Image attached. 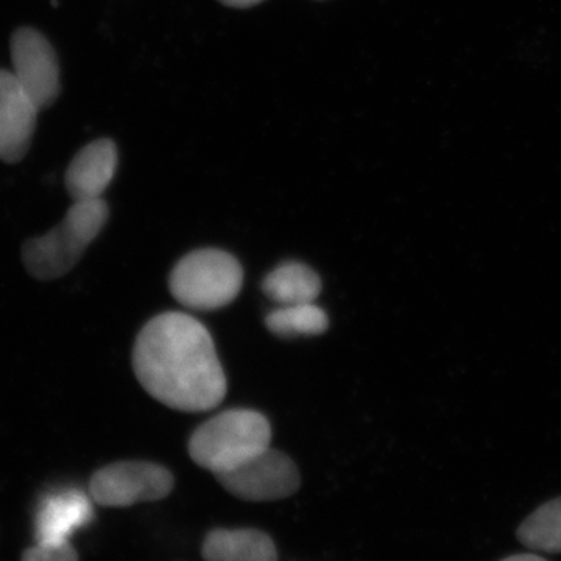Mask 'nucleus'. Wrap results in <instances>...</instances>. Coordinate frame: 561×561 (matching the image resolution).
Wrapping results in <instances>:
<instances>
[{
  "instance_id": "f257e3e1",
  "label": "nucleus",
  "mask_w": 561,
  "mask_h": 561,
  "mask_svg": "<svg viewBox=\"0 0 561 561\" xmlns=\"http://www.w3.org/2000/svg\"><path fill=\"white\" fill-rule=\"evenodd\" d=\"M133 370L150 397L175 411H210L227 394L213 337L187 313H161L142 328L133 350Z\"/></svg>"
},
{
  "instance_id": "f03ea898",
  "label": "nucleus",
  "mask_w": 561,
  "mask_h": 561,
  "mask_svg": "<svg viewBox=\"0 0 561 561\" xmlns=\"http://www.w3.org/2000/svg\"><path fill=\"white\" fill-rule=\"evenodd\" d=\"M105 201L73 202L60 225L22 245V262L33 278L54 280L68 275L108 221Z\"/></svg>"
},
{
  "instance_id": "7ed1b4c3",
  "label": "nucleus",
  "mask_w": 561,
  "mask_h": 561,
  "mask_svg": "<svg viewBox=\"0 0 561 561\" xmlns=\"http://www.w3.org/2000/svg\"><path fill=\"white\" fill-rule=\"evenodd\" d=\"M272 427L260 412L232 409L202 424L192 434L190 454L198 467L219 476L271 448Z\"/></svg>"
},
{
  "instance_id": "20e7f679",
  "label": "nucleus",
  "mask_w": 561,
  "mask_h": 561,
  "mask_svg": "<svg viewBox=\"0 0 561 561\" xmlns=\"http://www.w3.org/2000/svg\"><path fill=\"white\" fill-rule=\"evenodd\" d=\"M242 265L227 251H192L175 265L169 287L184 308L216 311L236 300L242 289Z\"/></svg>"
},
{
  "instance_id": "39448f33",
  "label": "nucleus",
  "mask_w": 561,
  "mask_h": 561,
  "mask_svg": "<svg viewBox=\"0 0 561 561\" xmlns=\"http://www.w3.org/2000/svg\"><path fill=\"white\" fill-rule=\"evenodd\" d=\"M172 489L173 476L168 468L150 461H117L92 476L90 496L103 507H130L164 500Z\"/></svg>"
},
{
  "instance_id": "423d86ee",
  "label": "nucleus",
  "mask_w": 561,
  "mask_h": 561,
  "mask_svg": "<svg viewBox=\"0 0 561 561\" xmlns=\"http://www.w3.org/2000/svg\"><path fill=\"white\" fill-rule=\"evenodd\" d=\"M13 76L39 110L54 105L61 91L60 61L43 33L21 27L11 36Z\"/></svg>"
},
{
  "instance_id": "0eeeda50",
  "label": "nucleus",
  "mask_w": 561,
  "mask_h": 561,
  "mask_svg": "<svg viewBox=\"0 0 561 561\" xmlns=\"http://www.w3.org/2000/svg\"><path fill=\"white\" fill-rule=\"evenodd\" d=\"M221 485L243 501H279L300 489V472L286 454L265 449L234 470L216 476Z\"/></svg>"
},
{
  "instance_id": "6e6552de",
  "label": "nucleus",
  "mask_w": 561,
  "mask_h": 561,
  "mask_svg": "<svg viewBox=\"0 0 561 561\" xmlns=\"http://www.w3.org/2000/svg\"><path fill=\"white\" fill-rule=\"evenodd\" d=\"M39 108L11 70L0 69V160L16 164L32 146Z\"/></svg>"
},
{
  "instance_id": "1a4fd4ad",
  "label": "nucleus",
  "mask_w": 561,
  "mask_h": 561,
  "mask_svg": "<svg viewBox=\"0 0 561 561\" xmlns=\"http://www.w3.org/2000/svg\"><path fill=\"white\" fill-rule=\"evenodd\" d=\"M119 153L111 139L88 144L70 161L65 175L66 190L73 202L102 198L117 171Z\"/></svg>"
},
{
  "instance_id": "9d476101",
  "label": "nucleus",
  "mask_w": 561,
  "mask_h": 561,
  "mask_svg": "<svg viewBox=\"0 0 561 561\" xmlns=\"http://www.w3.org/2000/svg\"><path fill=\"white\" fill-rule=\"evenodd\" d=\"M91 497L80 490H61L47 494L35 515L36 542H66L70 535L91 523Z\"/></svg>"
},
{
  "instance_id": "9b49d317",
  "label": "nucleus",
  "mask_w": 561,
  "mask_h": 561,
  "mask_svg": "<svg viewBox=\"0 0 561 561\" xmlns=\"http://www.w3.org/2000/svg\"><path fill=\"white\" fill-rule=\"evenodd\" d=\"M206 561H276L275 542L254 529L214 530L203 542Z\"/></svg>"
},
{
  "instance_id": "f8f14e48",
  "label": "nucleus",
  "mask_w": 561,
  "mask_h": 561,
  "mask_svg": "<svg viewBox=\"0 0 561 561\" xmlns=\"http://www.w3.org/2000/svg\"><path fill=\"white\" fill-rule=\"evenodd\" d=\"M264 294L278 306L305 305L321 291L319 275L301 262H286L268 273L262 283Z\"/></svg>"
},
{
  "instance_id": "ddd939ff",
  "label": "nucleus",
  "mask_w": 561,
  "mask_h": 561,
  "mask_svg": "<svg viewBox=\"0 0 561 561\" xmlns=\"http://www.w3.org/2000/svg\"><path fill=\"white\" fill-rule=\"evenodd\" d=\"M519 542L534 551L561 552V497L546 502L519 526Z\"/></svg>"
},
{
  "instance_id": "4468645a",
  "label": "nucleus",
  "mask_w": 561,
  "mask_h": 561,
  "mask_svg": "<svg viewBox=\"0 0 561 561\" xmlns=\"http://www.w3.org/2000/svg\"><path fill=\"white\" fill-rule=\"evenodd\" d=\"M268 331L279 337H298V335H320L328 330L327 312L316 302L305 305L279 306L265 319Z\"/></svg>"
},
{
  "instance_id": "2eb2a0df",
  "label": "nucleus",
  "mask_w": 561,
  "mask_h": 561,
  "mask_svg": "<svg viewBox=\"0 0 561 561\" xmlns=\"http://www.w3.org/2000/svg\"><path fill=\"white\" fill-rule=\"evenodd\" d=\"M22 561H79L69 541L36 542L22 556Z\"/></svg>"
},
{
  "instance_id": "dca6fc26",
  "label": "nucleus",
  "mask_w": 561,
  "mask_h": 561,
  "mask_svg": "<svg viewBox=\"0 0 561 561\" xmlns=\"http://www.w3.org/2000/svg\"><path fill=\"white\" fill-rule=\"evenodd\" d=\"M220 2L231 9H251V7L260 5L264 0H220Z\"/></svg>"
},
{
  "instance_id": "f3484780",
  "label": "nucleus",
  "mask_w": 561,
  "mask_h": 561,
  "mask_svg": "<svg viewBox=\"0 0 561 561\" xmlns=\"http://www.w3.org/2000/svg\"><path fill=\"white\" fill-rule=\"evenodd\" d=\"M502 561H546L541 557L534 556V553H523V556H513Z\"/></svg>"
}]
</instances>
